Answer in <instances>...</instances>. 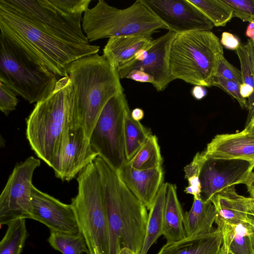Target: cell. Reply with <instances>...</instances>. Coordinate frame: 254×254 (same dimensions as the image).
Listing matches in <instances>:
<instances>
[{
    "instance_id": "obj_27",
    "label": "cell",
    "mask_w": 254,
    "mask_h": 254,
    "mask_svg": "<svg viewBox=\"0 0 254 254\" xmlns=\"http://www.w3.org/2000/svg\"><path fill=\"white\" fill-rule=\"evenodd\" d=\"M162 162L158 139L153 134L148 137L134 156L127 161L130 167L140 170L161 167Z\"/></svg>"
},
{
    "instance_id": "obj_11",
    "label": "cell",
    "mask_w": 254,
    "mask_h": 254,
    "mask_svg": "<svg viewBox=\"0 0 254 254\" xmlns=\"http://www.w3.org/2000/svg\"><path fill=\"white\" fill-rule=\"evenodd\" d=\"M41 161L30 156L17 164L0 195V225L19 219H31L32 177Z\"/></svg>"
},
{
    "instance_id": "obj_16",
    "label": "cell",
    "mask_w": 254,
    "mask_h": 254,
    "mask_svg": "<svg viewBox=\"0 0 254 254\" xmlns=\"http://www.w3.org/2000/svg\"><path fill=\"white\" fill-rule=\"evenodd\" d=\"M98 156L81 129H70L68 140L53 169L55 176L62 181L69 182Z\"/></svg>"
},
{
    "instance_id": "obj_21",
    "label": "cell",
    "mask_w": 254,
    "mask_h": 254,
    "mask_svg": "<svg viewBox=\"0 0 254 254\" xmlns=\"http://www.w3.org/2000/svg\"><path fill=\"white\" fill-rule=\"evenodd\" d=\"M152 33L110 38L103 49V55L117 69L134 58L154 39Z\"/></svg>"
},
{
    "instance_id": "obj_8",
    "label": "cell",
    "mask_w": 254,
    "mask_h": 254,
    "mask_svg": "<svg viewBox=\"0 0 254 254\" xmlns=\"http://www.w3.org/2000/svg\"><path fill=\"white\" fill-rule=\"evenodd\" d=\"M82 27L89 42L105 38L153 33L168 28L142 2L136 0L130 6L120 9L98 0L84 12Z\"/></svg>"
},
{
    "instance_id": "obj_43",
    "label": "cell",
    "mask_w": 254,
    "mask_h": 254,
    "mask_svg": "<svg viewBox=\"0 0 254 254\" xmlns=\"http://www.w3.org/2000/svg\"><path fill=\"white\" fill-rule=\"evenodd\" d=\"M246 35L254 43V21L249 23L246 31Z\"/></svg>"
},
{
    "instance_id": "obj_26",
    "label": "cell",
    "mask_w": 254,
    "mask_h": 254,
    "mask_svg": "<svg viewBox=\"0 0 254 254\" xmlns=\"http://www.w3.org/2000/svg\"><path fill=\"white\" fill-rule=\"evenodd\" d=\"M151 134L150 129L132 118L131 112L128 109L124 121L125 145L127 161L134 156Z\"/></svg>"
},
{
    "instance_id": "obj_22",
    "label": "cell",
    "mask_w": 254,
    "mask_h": 254,
    "mask_svg": "<svg viewBox=\"0 0 254 254\" xmlns=\"http://www.w3.org/2000/svg\"><path fill=\"white\" fill-rule=\"evenodd\" d=\"M217 213L211 201L204 202L193 198L190 209L184 214V226L186 237L208 234L213 232Z\"/></svg>"
},
{
    "instance_id": "obj_37",
    "label": "cell",
    "mask_w": 254,
    "mask_h": 254,
    "mask_svg": "<svg viewBox=\"0 0 254 254\" xmlns=\"http://www.w3.org/2000/svg\"><path fill=\"white\" fill-rule=\"evenodd\" d=\"M126 78L142 83H150L152 84L154 82V79L151 75L146 72L137 69L131 71Z\"/></svg>"
},
{
    "instance_id": "obj_14",
    "label": "cell",
    "mask_w": 254,
    "mask_h": 254,
    "mask_svg": "<svg viewBox=\"0 0 254 254\" xmlns=\"http://www.w3.org/2000/svg\"><path fill=\"white\" fill-rule=\"evenodd\" d=\"M176 33L168 31L150 44L145 58L141 61H130L117 71L121 79L126 78L133 70H139L151 75L152 84L157 91H162L173 80L170 70L169 56L171 43Z\"/></svg>"
},
{
    "instance_id": "obj_38",
    "label": "cell",
    "mask_w": 254,
    "mask_h": 254,
    "mask_svg": "<svg viewBox=\"0 0 254 254\" xmlns=\"http://www.w3.org/2000/svg\"><path fill=\"white\" fill-rule=\"evenodd\" d=\"M191 94L192 96L196 100H201L203 99L207 94V90L205 87L194 85L191 90Z\"/></svg>"
},
{
    "instance_id": "obj_15",
    "label": "cell",
    "mask_w": 254,
    "mask_h": 254,
    "mask_svg": "<svg viewBox=\"0 0 254 254\" xmlns=\"http://www.w3.org/2000/svg\"><path fill=\"white\" fill-rule=\"evenodd\" d=\"M31 219L37 221L57 233L78 235L81 233L71 205L32 188Z\"/></svg>"
},
{
    "instance_id": "obj_46",
    "label": "cell",
    "mask_w": 254,
    "mask_h": 254,
    "mask_svg": "<svg viewBox=\"0 0 254 254\" xmlns=\"http://www.w3.org/2000/svg\"><path fill=\"white\" fill-rule=\"evenodd\" d=\"M118 254H137L127 247H123L119 251Z\"/></svg>"
},
{
    "instance_id": "obj_40",
    "label": "cell",
    "mask_w": 254,
    "mask_h": 254,
    "mask_svg": "<svg viewBox=\"0 0 254 254\" xmlns=\"http://www.w3.org/2000/svg\"><path fill=\"white\" fill-rule=\"evenodd\" d=\"M247 188L250 197L254 198V171L250 175L247 181L244 184Z\"/></svg>"
},
{
    "instance_id": "obj_18",
    "label": "cell",
    "mask_w": 254,
    "mask_h": 254,
    "mask_svg": "<svg viewBox=\"0 0 254 254\" xmlns=\"http://www.w3.org/2000/svg\"><path fill=\"white\" fill-rule=\"evenodd\" d=\"M206 158L240 159L254 163V133L243 129L234 133L217 134L203 151Z\"/></svg>"
},
{
    "instance_id": "obj_23",
    "label": "cell",
    "mask_w": 254,
    "mask_h": 254,
    "mask_svg": "<svg viewBox=\"0 0 254 254\" xmlns=\"http://www.w3.org/2000/svg\"><path fill=\"white\" fill-rule=\"evenodd\" d=\"M184 214L177 193L175 185L168 183L164 211L163 235L167 242L186 237L184 226Z\"/></svg>"
},
{
    "instance_id": "obj_4",
    "label": "cell",
    "mask_w": 254,
    "mask_h": 254,
    "mask_svg": "<svg viewBox=\"0 0 254 254\" xmlns=\"http://www.w3.org/2000/svg\"><path fill=\"white\" fill-rule=\"evenodd\" d=\"M71 92L69 77H62L26 119V135L32 150L53 169L69 139Z\"/></svg>"
},
{
    "instance_id": "obj_10",
    "label": "cell",
    "mask_w": 254,
    "mask_h": 254,
    "mask_svg": "<svg viewBox=\"0 0 254 254\" xmlns=\"http://www.w3.org/2000/svg\"><path fill=\"white\" fill-rule=\"evenodd\" d=\"M129 109L126 95H116L102 111L89 138L98 154L118 171L127 162L124 137V121Z\"/></svg>"
},
{
    "instance_id": "obj_19",
    "label": "cell",
    "mask_w": 254,
    "mask_h": 254,
    "mask_svg": "<svg viewBox=\"0 0 254 254\" xmlns=\"http://www.w3.org/2000/svg\"><path fill=\"white\" fill-rule=\"evenodd\" d=\"M128 189L149 210L163 184L162 167L149 170H137L126 162L117 171Z\"/></svg>"
},
{
    "instance_id": "obj_30",
    "label": "cell",
    "mask_w": 254,
    "mask_h": 254,
    "mask_svg": "<svg viewBox=\"0 0 254 254\" xmlns=\"http://www.w3.org/2000/svg\"><path fill=\"white\" fill-rule=\"evenodd\" d=\"M48 242L54 249L63 254H90L82 233L68 235L50 232Z\"/></svg>"
},
{
    "instance_id": "obj_47",
    "label": "cell",
    "mask_w": 254,
    "mask_h": 254,
    "mask_svg": "<svg viewBox=\"0 0 254 254\" xmlns=\"http://www.w3.org/2000/svg\"><path fill=\"white\" fill-rule=\"evenodd\" d=\"M219 254H233L221 246Z\"/></svg>"
},
{
    "instance_id": "obj_42",
    "label": "cell",
    "mask_w": 254,
    "mask_h": 254,
    "mask_svg": "<svg viewBox=\"0 0 254 254\" xmlns=\"http://www.w3.org/2000/svg\"><path fill=\"white\" fill-rule=\"evenodd\" d=\"M144 112L139 108H136L132 110L131 112L132 118L136 121H140L144 117Z\"/></svg>"
},
{
    "instance_id": "obj_1",
    "label": "cell",
    "mask_w": 254,
    "mask_h": 254,
    "mask_svg": "<svg viewBox=\"0 0 254 254\" xmlns=\"http://www.w3.org/2000/svg\"><path fill=\"white\" fill-rule=\"evenodd\" d=\"M67 74L72 86L70 129H81L89 139L107 102L124 92L121 78L114 64L98 53L73 62Z\"/></svg>"
},
{
    "instance_id": "obj_29",
    "label": "cell",
    "mask_w": 254,
    "mask_h": 254,
    "mask_svg": "<svg viewBox=\"0 0 254 254\" xmlns=\"http://www.w3.org/2000/svg\"><path fill=\"white\" fill-rule=\"evenodd\" d=\"M214 26H225L233 17V10L222 0H189Z\"/></svg>"
},
{
    "instance_id": "obj_2",
    "label": "cell",
    "mask_w": 254,
    "mask_h": 254,
    "mask_svg": "<svg viewBox=\"0 0 254 254\" xmlns=\"http://www.w3.org/2000/svg\"><path fill=\"white\" fill-rule=\"evenodd\" d=\"M0 29V34L31 60L63 77L68 76L73 62L100 50L98 46L69 43L51 35L1 2Z\"/></svg>"
},
{
    "instance_id": "obj_3",
    "label": "cell",
    "mask_w": 254,
    "mask_h": 254,
    "mask_svg": "<svg viewBox=\"0 0 254 254\" xmlns=\"http://www.w3.org/2000/svg\"><path fill=\"white\" fill-rule=\"evenodd\" d=\"M94 163L100 177L108 214L110 254H118L123 247L139 254L146 235L148 209L104 159L98 156Z\"/></svg>"
},
{
    "instance_id": "obj_17",
    "label": "cell",
    "mask_w": 254,
    "mask_h": 254,
    "mask_svg": "<svg viewBox=\"0 0 254 254\" xmlns=\"http://www.w3.org/2000/svg\"><path fill=\"white\" fill-rule=\"evenodd\" d=\"M235 187L226 189L210 199L217 213L215 223L254 226V198L238 194Z\"/></svg>"
},
{
    "instance_id": "obj_34",
    "label": "cell",
    "mask_w": 254,
    "mask_h": 254,
    "mask_svg": "<svg viewBox=\"0 0 254 254\" xmlns=\"http://www.w3.org/2000/svg\"><path fill=\"white\" fill-rule=\"evenodd\" d=\"M216 76H221L240 84L243 83L241 70L231 64L224 56H222L219 60Z\"/></svg>"
},
{
    "instance_id": "obj_20",
    "label": "cell",
    "mask_w": 254,
    "mask_h": 254,
    "mask_svg": "<svg viewBox=\"0 0 254 254\" xmlns=\"http://www.w3.org/2000/svg\"><path fill=\"white\" fill-rule=\"evenodd\" d=\"M222 244V232L217 227L208 234L167 242L157 254H219Z\"/></svg>"
},
{
    "instance_id": "obj_35",
    "label": "cell",
    "mask_w": 254,
    "mask_h": 254,
    "mask_svg": "<svg viewBox=\"0 0 254 254\" xmlns=\"http://www.w3.org/2000/svg\"><path fill=\"white\" fill-rule=\"evenodd\" d=\"M16 94L7 85L0 82V110L6 116L15 110L18 100Z\"/></svg>"
},
{
    "instance_id": "obj_31",
    "label": "cell",
    "mask_w": 254,
    "mask_h": 254,
    "mask_svg": "<svg viewBox=\"0 0 254 254\" xmlns=\"http://www.w3.org/2000/svg\"><path fill=\"white\" fill-rule=\"evenodd\" d=\"M239 59L243 83L247 84L254 89L253 94L248 98V115L246 125L254 115V69L252 65L248 51L245 45L240 44L236 50Z\"/></svg>"
},
{
    "instance_id": "obj_32",
    "label": "cell",
    "mask_w": 254,
    "mask_h": 254,
    "mask_svg": "<svg viewBox=\"0 0 254 254\" xmlns=\"http://www.w3.org/2000/svg\"><path fill=\"white\" fill-rule=\"evenodd\" d=\"M233 10V17L244 22L254 21V0H222Z\"/></svg>"
},
{
    "instance_id": "obj_13",
    "label": "cell",
    "mask_w": 254,
    "mask_h": 254,
    "mask_svg": "<svg viewBox=\"0 0 254 254\" xmlns=\"http://www.w3.org/2000/svg\"><path fill=\"white\" fill-rule=\"evenodd\" d=\"M168 31L182 33L211 31L214 27L207 17L189 0H142Z\"/></svg>"
},
{
    "instance_id": "obj_48",
    "label": "cell",
    "mask_w": 254,
    "mask_h": 254,
    "mask_svg": "<svg viewBox=\"0 0 254 254\" xmlns=\"http://www.w3.org/2000/svg\"><path fill=\"white\" fill-rule=\"evenodd\" d=\"M94 253L95 254H98L96 249L94 250Z\"/></svg>"
},
{
    "instance_id": "obj_7",
    "label": "cell",
    "mask_w": 254,
    "mask_h": 254,
    "mask_svg": "<svg viewBox=\"0 0 254 254\" xmlns=\"http://www.w3.org/2000/svg\"><path fill=\"white\" fill-rule=\"evenodd\" d=\"M90 0H0L43 31L72 43L89 45L81 25Z\"/></svg>"
},
{
    "instance_id": "obj_6",
    "label": "cell",
    "mask_w": 254,
    "mask_h": 254,
    "mask_svg": "<svg viewBox=\"0 0 254 254\" xmlns=\"http://www.w3.org/2000/svg\"><path fill=\"white\" fill-rule=\"evenodd\" d=\"M77 193L71 203L90 252L110 254L109 223L100 177L94 162L77 176Z\"/></svg>"
},
{
    "instance_id": "obj_12",
    "label": "cell",
    "mask_w": 254,
    "mask_h": 254,
    "mask_svg": "<svg viewBox=\"0 0 254 254\" xmlns=\"http://www.w3.org/2000/svg\"><path fill=\"white\" fill-rule=\"evenodd\" d=\"M254 170L253 162L206 158L203 154L199 177L200 199L204 202L210 201L214 195L226 189L244 184Z\"/></svg>"
},
{
    "instance_id": "obj_41",
    "label": "cell",
    "mask_w": 254,
    "mask_h": 254,
    "mask_svg": "<svg viewBox=\"0 0 254 254\" xmlns=\"http://www.w3.org/2000/svg\"><path fill=\"white\" fill-rule=\"evenodd\" d=\"M245 46L248 51L250 60L254 69V43L250 39L248 40Z\"/></svg>"
},
{
    "instance_id": "obj_5",
    "label": "cell",
    "mask_w": 254,
    "mask_h": 254,
    "mask_svg": "<svg viewBox=\"0 0 254 254\" xmlns=\"http://www.w3.org/2000/svg\"><path fill=\"white\" fill-rule=\"evenodd\" d=\"M224 56L219 39L211 31L176 33L171 43L169 66L174 80L210 87L220 58Z\"/></svg>"
},
{
    "instance_id": "obj_45",
    "label": "cell",
    "mask_w": 254,
    "mask_h": 254,
    "mask_svg": "<svg viewBox=\"0 0 254 254\" xmlns=\"http://www.w3.org/2000/svg\"><path fill=\"white\" fill-rule=\"evenodd\" d=\"M253 254H254V226L251 227V233L249 236Z\"/></svg>"
},
{
    "instance_id": "obj_25",
    "label": "cell",
    "mask_w": 254,
    "mask_h": 254,
    "mask_svg": "<svg viewBox=\"0 0 254 254\" xmlns=\"http://www.w3.org/2000/svg\"><path fill=\"white\" fill-rule=\"evenodd\" d=\"M222 232V246L233 254H253L249 236L251 225L248 224H219Z\"/></svg>"
},
{
    "instance_id": "obj_9",
    "label": "cell",
    "mask_w": 254,
    "mask_h": 254,
    "mask_svg": "<svg viewBox=\"0 0 254 254\" xmlns=\"http://www.w3.org/2000/svg\"><path fill=\"white\" fill-rule=\"evenodd\" d=\"M56 75L40 66L0 34V82L29 103L49 96Z\"/></svg>"
},
{
    "instance_id": "obj_24",
    "label": "cell",
    "mask_w": 254,
    "mask_h": 254,
    "mask_svg": "<svg viewBox=\"0 0 254 254\" xmlns=\"http://www.w3.org/2000/svg\"><path fill=\"white\" fill-rule=\"evenodd\" d=\"M168 183L160 187L149 209L144 242L139 254H147L152 245L163 235L164 211Z\"/></svg>"
},
{
    "instance_id": "obj_28",
    "label": "cell",
    "mask_w": 254,
    "mask_h": 254,
    "mask_svg": "<svg viewBox=\"0 0 254 254\" xmlns=\"http://www.w3.org/2000/svg\"><path fill=\"white\" fill-rule=\"evenodd\" d=\"M25 219H19L8 224L5 233L0 242V254H21L28 236Z\"/></svg>"
},
{
    "instance_id": "obj_36",
    "label": "cell",
    "mask_w": 254,
    "mask_h": 254,
    "mask_svg": "<svg viewBox=\"0 0 254 254\" xmlns=\"http://www.w3.org/2000/svg\"><path fill=\"white\" fill-rule=\"evenodd\" d=\"M220 43L225 48L231 50H237L241 43L235 35L228 32H224L221 35Z\"/></svg>"
},
{
    "instance_id": "obj_39",
    "label": "cell",
    "mask_w": 254,
    "mask_h": 254,
    "mask_svg": "<svg viewBox=\"0 0 254 254\" xmlns=\"http://www.w3.org/2000/svg\"><path fill=\"white\" fill-rule=\"evenodd\" d=\"M240 91L241 96L245 99L249 98L254 93V89L249 85L243 83L240 84Z\"/></svg>"
},
{
    "instance_id": "obj_33",
    "label": "cell",
    "mask_w": 254,
    "mask_h": 254,
    "mask_svg": "<svg viewBox=\"0 0 254 254\" xmlns=\"http://www.w3.org/2000/svg\"><path fill=\"white\" fill-rule=\"evenodd\" d=\"M212 86L219 87L235 99L242 109H248V101L240 94V84L227 80L221 76H216L213 80Z\"/></svg>"
},
{
    "instance_id": "obj_44",
    "label": "cell",
    "mask_w": 254,
    "mask_h": 254,
    "mask_svg": "<svg viewBox=\"0 0 254 254\" xmlns=\"http://www.w3.org/2000/svg\"><path fill=\"white\" fill-rule=\"evenodd\" d=\"M244 129L247 132L254 133V115Z\"/></svg>"
}]
</instances>
